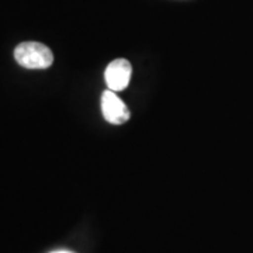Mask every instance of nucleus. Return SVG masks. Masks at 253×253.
<instances>
[{"mask_svg":"<svg viewBox=\"0 0 253 253\" xmlns=\"http://www.w3.org/2000/svg\"><path fill=\"white\" fill-rule=\"evenodd\" d=\"M14 58L20 66L27 69H46L54 62L52 51L41 42H21L14 49Z\"/></svg>","mask_w":253,"mask_h":253,"instance_id":"f257e3e1","label":"nucleus"},{"mask_svg":"<svg viewBox=\"0 0 253 253\" xmlns=\"http://www.w3.org/2000/svg\"><path fill=\"white\" fill-rule=\"evenodd\" d=\"M101 113L106 121L114 126L124 124L129 118V111L126 103L113 90H106L101 94Z\"/></svg>","mask_w":253,"mask_h":253,"instance_id":"f03ea898","label":"nucleus"},{"mask_svg":"<svg viewBox=\"0 0 253 253\" xmlns=\"http://www.w3.org/2000/svg\"><path fill=\"white\" fill-rule=\"evenodd\" d=\"M131 63L126 59H114L106 68L104 79L107 83L109 90L121 91L126 89L129 79H131Z\"/></svg>","mask_w":253,"mask_h":253,"instance_id":"7ed1b4c3","label":"nucleus"},{"mask_svg":"<svg viewBox=\"0 0 253 253\" xmlns=\"http://www.w3.org/2000/svg\"><path fill=\"white\" fill-rule=\"evenodd\" d=\"M52 253H72V252H68V251H56V252H52Z\"/></svg>","mask_w":253,"mask_h":253,"instance_id":"20e7f679","label":"nucleus"}]
</instances>
